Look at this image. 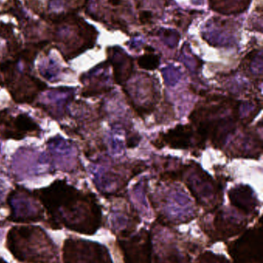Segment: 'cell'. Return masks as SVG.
<instances>
[{"label": "cell", "instance_id": "12", "mask_svg": "<svg viewBox=\"0 0 263 263\" xmlns=\"http://www.w3.org/2000/svg\"><path fill=\"white\" fill-rule=\"evenodd\" d=\"M19 83L12 94V97L19 103L33 100L37 92L43 87L41 82L31 77H23Z\"/></svg>", "mask_w": 263, "mask_h": 263}, {"label": "cell", "instance_id": "19", "mask_svg": "<svg viewBox=\"0 0 263 263\" xmlns=\"http://www.w3.org/2000/svg\"><path fill=\"white\" fill-rule=\"evenodd\" d=\"M0 263H6L3 259H0Z\"/></svg>", "mask_w": 263, "mask_h": 263}, {"label": "cell", "instance_id": "1", "mask_svg": "<svg viewBox=\"0 0 263 263\" xmlns=\"http://www.w3.org/2000/svg\"><path fill=\"white\" fill-rule=\"evenodd\" d=\"M39 199L47 210L52 227H63L93 235L101 226L100 205L92 195L83 194L63 181H57L39 192Z\"/></svg>", "mask_w": 263, "mask_h": 263}, {"label": "cell", "instance_id": "7", "mask_svg": "<svg viewBox=\"0 0 263 263\" xmlns=\"http://www.w3.org/2000/svg\"><path fill=\"white\" fill-rule=\"evenodd\" d=\"M63 259L64 263H113L104 246L76 238L65 241Z\"/></svg>", "mask_w": 263, "mask_h": 263}, {"label": "cell", "instance_id": "10", "mask_svg": "<svg viewBox=\"0 0 263 263\" xmlns=\"http://www.w3.org/2000/svg\"><path fill=\"white\" fill-rule=\"evenodd\" d=\"M229 197L232 205L236 210L250 220L256 216L259 202L253 195L251 188L245 185H239L232 189L229 193Z\"/></svg>", "mask_w": 263, "mask_h": 263}, {"label": "cell", "instance_id": "5", "mask_svg": "<svg viewBox=\"0 0 263 263\" xmlns=\"http://www.w3.org/2000/svg\"><path fill=\"white\" fill-rule=\"evenodd\" d=\"M250 219L240 213L230 210H216L213 217L202 221L201 228L209 239L223 241L242 234L247 228Z\"/></svg>", "mask_w": 263, "mask_h": 263}, {"label": "cell", "instance_id": "16", "mask_svg": "<svg viewBox=\"0 0 263 263\" xmlns=\"http://www.w3.org/2000/svg\"><path fill=\"white\" fill-rule=\"evenodd\" d=\"M196 263H231L223 255L216 254L210 251L199 255Z\"/></svg>", "mask_w": 263, "mask_h": 263}, {"label": "cell", "instance_id": "2", "mask_svg": "<svg viewBox=\"0 0 263 263\" xmlns=\"http://www.w3.org/2000/svg\"><path fill=\"white\" fill-rule=\"evenodd\" d=\"M7 248L20 262L58 263L55 245L38 227H15L7 236Z\"/></svg>", "mask_w": 263, "mask_h": 263}, {"label": "cell", "instance_id": "14", "mask_svg": "<svg viewBox=\"0 0 263 263\" xmlns=\"http://www.w3.org/2000/svg\"><path fill=\"white\" fill-rule=\"evenodd\" d=\"M212 8L224 14L237 13L245 10L251 0H209Z\"/></svg>", "mask_w": 263, "mask_h": 263}, {"label": "cell", "instance_id": "8", "mask_svg": "<svg viewBox=\"0 0 263 263\" xmlns=\"http://www.w3.org/2000/svg\"><path fill=\"white\" fill-rule=\"evenodd\" d=\"M118 247L125 263H151L152 261L151 234L145 229L118 238Z\"/></svg>", "mask_w": 263, "mask_h": 263}, {"label": "cell", "instance_id": "4", "mask_svg": "<svg viewBox=\"0 0 263 263\" xmlns=\"http://www.w3.org/2000/svg\"><path fill=\"white\" fill-rule=\"evenodd\" d=\"M54 23L57 25L54 30L56 40L71 49L69 57H74L91 47L95 42V29L74 14L66 15Z\"/></svg>", "mask_w": 263, "mask_h": 263}, {"label": "cell", "instance_id": "13", "mask_svg": "<svg viewBox=\"0 0 263 263\" xmlns=\"http://www.w3.org/2000/svg\"><path fill=\"white\" fill-rule=\"evenodd\" d=\"M113 66L114 77L117 83L125 81L129 78L132 70V60L123 51L113 49Z\"/></svg>", "mask_w": 263, "mask_h": 263}, {"label": "cell", "instance_id": "15", "mask_svg": "<svg viewBox=\"0 0 263 263\" xmlns=\"http://www.w3.org/2000/svg\"><path fill=\"white\" fill-rule=\"evenodd\" d=\"M149 51L142 57H139L138 66L140 68L146 70H154L159 66V57L155 54L153 53V49L149 48Z\"/></svg>", "mask_w": 263, "mask_h": 263}, {"label": "cell", "instance_id": "3", "mask_svg": "<svg viewBox=\"0 0 263 263\" xmlns=\"http://www.w3.org/2000/svg\"><path fill=\"white\" fill-rule=\"evenodd\" d=\"M152 246L151 263H190V257L183 240L170 226L159 222L153 225L151 232Z\"/></svg>", "mask_w": 263, "mask_h": 263}, {"label": "cell", "instance_id": "17", "mask_svg": "<svg viewBox=\"0 0 263 263\" xmlns=\"http://www.w3.org/2000/svg\"><path fill=\"white\" fill-rule=\"evenodd\" d=\"M139 18L142 24H149L152 21L153 15L150 11H142Z\"/></svg>", "mask_w": 263, "mask_h": 263}, {"label": "cell", "instance_id": "6", "mask_svg": "<svg viewBox=\"0 0 263 263\" xmlns=\"http://www.w3.org/2000/svg\"><path fill=\"white\" fill-rule=\"evenodd\" d=\"M262 227L259 225L242 233L229 245V253L233 263H262Z\"/></svg>", "mask_w": 263, "mask_h": 263}, {"label": "cell", "instance_id": "18", "mask_svg": "<svg viewBox=\"0 0 263 263\" xmlns=\"http://www.w3.org/2000/svg\"><path fill=\"white\" fill-rule=\"evenodd\" d=\"M108 3L114 7H118L123 3V0H108Z\"/></svg>", "mask_w": 263, "mask_h": 263}, {"label": "cell", "instance_id": "9", "mask_svg": "<svg viewBox=\"0 0 263 263\" xmlns=\"http://www.w3.org/2000/svg\"><path fill=\"white\" fill-rule=\"evenodd\" d=\"M9 205L12 213L9 219L12 222H39L43 219V211L27 195H12Z\"/></svg>", "mask_w": 263, "mask_h": 263}, {"label": "cell", "instance_id": "11", "mask_svg": "<svg viewBox=\"0 0 263 263\" xmlns=\"http://www.w3.org/2000/svg\"><path fill=\"white\" fill-rule=\"evenodd\" d=\"M196 137L202 138L199 133L196 136V133L189 125H179L163 134L161 139L163 145H168L173 148L188 149L191 147L192 140L196 139Z\"/></svg>", "mask_w": 263, "mask_h": 263}]
</instances>
